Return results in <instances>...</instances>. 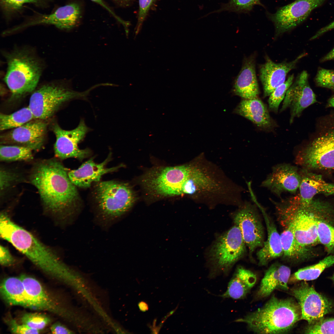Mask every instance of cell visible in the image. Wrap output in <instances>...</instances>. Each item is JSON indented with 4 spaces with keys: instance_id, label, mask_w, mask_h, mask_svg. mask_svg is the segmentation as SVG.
I'll return each mask as SVG.
<instances>
[{
    "instance_id": "52a82bcc",
    "label": "cell",
    "mask_w": 334,
    "mask_h": 334,
    "mask_svg": "<svg viewBox=\"0 0 334 334\" xmlns=\"http://www.w3.org/2000/svg\"><path fill=\"white\" fill-rule=\"evenodd\" d=\"M91 90L75 91L64 82L46 84L33 92L28 107L34 119L45 120L52 117L67 102L75 99H86Z\"/></svg>"
},
{
    "instance_id": "f907efd6",
    "label": "cell",
    "mask_w": 334,
    "mask_h": 334,
    "mask_svg": "<svg viewBox=\"0 0 334 334\" xmlns=\"http://www.w3.org/2000/svg\"><path fill=\"white\" fill-rule=\"evenodd\" d=\"M331 279H332V280H333V282H334V275H333V276H332V278H331Z\"/></svg>"
},
{
    "instance_id": "f6af8a7d",
    "label": "cell",
    "mask_w": 334,
    "mask_h": 334,
    "mask_svg": "<svg viewBox=\"0 0 334 334\" xmlns=\"http://www.w3.org/2000/svg\"><path fill=\"white\" fill-rule=\"evenodd\" d=\"M91 0L99 4L100 5L103 7L104 8L107 10L116 19H117L120 23L122 24L123 25L125 28H127V26L128 25V23L123 20L119 17H118L115 13L105 4V3L102 0Z\"/></svg>"
},
{
    "instance_id": "f546056e",
    "label": "cell",
    "mask_w": 334,
    "mask_h": 334,
    "mask_svg": "<svg viewBox=\"0 0 334 334\" xmlns=\"http://www.w3.org/2000/svg\"><path fill=\"white\" fill-rule=\"evenodd\" d=\"M334 264V255H329L315 264L298 270L290 277L289 283L315 280L325 269Z\"/></svg>"
},
{
    "instance_id": "8d00e7d4",
    "label": "cell",
    "mask_w": 334,
    "mask_h": 334,
    "mask_svg": "<svg viewBox=\"0 0 334 334\" xmlns=\"http://www.w3.org/2000/svg\"><path fill=\"white\" fill-rule=\"evenodd\" d=\"M304 332L306 334H334V318H323L308 324Z\"/></svg>"
},
{
    "instance_id": "f1b7e54d",
    "label": "cell",
    "mask_w": 334,
    "mask_h": 334,
    "mask_svg": "<svg viewBox=\"0 0 334 334\" xmlns=\"http://www.w3.org/2000/svg\"><path fill=\"white\" fill-rule=\"evenodd\" d=\"M283 255L293 260L298 261L307 258L310 250L301 246L297 241L292 232L286 228L280 235Z\"/></svg>"
},
{
    "instance_id": "4316f807",
    "label": "cell",
    "mask_w": 334,
    "mask_h": 334,
    "mask_svg": "<svg viewBox=\"0 0 334 334\" xmlns=\"http://www.w3.org/2000/svg\"><path fill=\"white\" fill-rule=\"evenodd\" d=\"M0 290L2 298L8 304L35 310L20 277L5 278L1 284Z\"/></svg>"
},
{
    "instance_id": "603a6c76",
    "label": "cell",
    "mask_w": 334,
    "mask_h": 334,
    "mask_svg": "<svg viewBox=\"0 0 334 334\" xmlns=\"http://www.w3.org/2000/svg\"><path fill=\"white\" fill-rule=\"evenodd\" d=\"M301 182L298 194L303 204H309L316 194L334 195V184L325 181L321 175L302 169L300 170Z\"/></svg>"
},
{
    "instance_id": "816d5d0a",
    "label": "cell",
    "mask_w": 334,
    "mask_h": 334,
    "mask_svg": "<svg viewBox=\"0 0 334 334\" xmlns=\"http://www.w3.org/2000/svg\"><path fill=\"white\" fill-rule=\"evenodd\" d=\"M122 0V1H126V0Z\"/></svg>"
},
{
    "instance_id": "d590c367",
    "label": "cell",
    "mask_w": 334,
    "mask_h": 334,
    "mask_svg": "<svg viewBox=\"0 0 334 334\" xmlns=\"http://www.w3.org/2000/svg\"><path fill=\"white\" fill-rule=\"evenodd\" d=\"M319 242L324 246L329 253L334 252V227L323 221L318 222Z\"/></svg>"
},
{
    "instance_id": "9c48e42d",
    "label": "cell",
    "mask_w": 334,
    "mask_h": 334,
    "mask_svg": "<svg viewBox=\"0 0 334 334\" xmlns=\"http://www.w3.org/2000/svg\"><path fill=\"white\" fill-rule=\"evenodd\" d=\"M246 245L240 229L236 225L219 237L209 252L210 277L220 274L227 275L243 256Z\"/></svg>"
},
{
    "instance_id": "ffe728a7",
    "label": "cell",
    "mask_w": 334,
    "mask_h": 334,
    "mask_svg": "<svg viewBox=\"0 0 334 334\" xmlns=\"http://www.w3.org/2000/svg\"><path fill=\"white\" fill-rule=\"evenodd\" d=\"M111 153L102 162L95 163L91 158L83 163L77 169L68 171V174L71 182L76 186L81 188L90 187L94 182H99L103 175L117 171L122 165L110 168L106 167L110 160Z\"/></svg>"
},
{
    "instance_id": "d6a6232c",
    "label": "cell",
    "mask_w": 334,
    "mask_h": 334,
    "mask_svg": "<svg viewBox=\"0 0 334 334\" xmlns=\"http://www.w3.org/2000/svg\"><path fill=\"white\" fill-rule=\"evenodd\" d=\"M54 0H0L1 5L4 14L11 16L22 9L26 4H32L39 7L49 5Z\"/></svg>"
},
{
    "instance_id": "5bb4252c",
    "label": "cell",
    "mask_w": 334,
    "mask_h": 334,
    "mask_svg": "<svg viewBox=\"0 0 334 334\" xmlns=\"http://www.w3.org/2000/svg\"><path fill=\"white\" fill-rule=\"evenodd\" d=\"M47 123L45 120L34 119L0 136L2 144L13 145L29 148L37 151L45 142Z\"/></svg>"
},
{
    "instance_id": "ba28073f",
    "label": "cell",
    "mask_w": 334,
    "mask_h": 334,
    "mask_svg": "<svg viewBox=\"0 0 334 334\" xmlns=\"http://www.w3.org/2000/svg\"><path fill=\"white\" fill-rule=\"evenodd\" d=\"M95 199L101 215L112 220L127 212L135 203L136 197L131 186L114 181L98 182L95 190Z\"/></svg>"
},
{
    "instance_id": "60d3db41",
    "label": "cell",
    "mask_w": 334,
    "mask_h": 334,
    "mask_svg": "<svg viewBox=\"0 0 334 334\" xmlns=\"http://www.w3.org/2000/svg\"><path fill=\"white\" fill-rule=\"evenodd\" d=\"M154 0H139V10L135 34L140 31L142 24Z\"/></svg>"
},
{
    "instance_id": "bcb514c9",
    "label": "cell",
    "mask_w": 334,
    "mask_h": 334,
    "mask_svg": "<svg viewBox=\"0 0 334 334\" xmlns=\"http://www.w3.org/2000/svg\"><path fill=\"white\" fill-rule=\"evenodd\" d=\"M333 29H334V21L319 30L314 35L311 37L310 40H313L315 39L326 32Z\"/></svg>"
},
{
    "instance_id": "f35d334b",
    "label": "cell",
    "mask_w": 334,
    "mask_h": 334,
    "mask_svg": "<svg viewBox=\"0 0 334 334\" xmlns=\"http://www.w3.org/2000/svg\"><path fill=\"white\" fill-rule=\"evenodd\" d=\"M260 0H230L219 11H228L245 12L250 11L256 5H261Z\"/></svg>"
},
{
    "instance_id": "681fc988",
    "label": "cell",
    "mask_w": 334,
    "mask_h": 334,
    "mask_svg": "<svg viewBox=\"0 0 334 334\" xmlns=\"http://www.w3.org/2000/svg\"><path fill=\"white\" fill-rule=\"evenodd\" d=\"M326 107H327L334 108V95L331 97L328 100Z\"/></svg>"
},
{
    "instance_id": "1f68e13d",
    "label": "cell",
    "mask_w": 334,
    "mask_h": 334,
    "mask_svg": "<svg viewBox=\"0 0 334 334\" xmlns=\"http://www.w3.org/2000/svg\"><path fill=\"white\" fill-rule=\"evenodd\" d=\"M33 151L24 146L2 144L0 147V161L2 162L30 161L33 159Z\"/></svg>"
},
{
    "instance_id": "8fae6325",
    "label": "cell",
    "mask_w": 334,
    "mask_h": 334,
    "mask_svg": "<svg viewBox=\"0 0 334 334\" xmlns=\"http://www.w3.org/2000/svg\"><path fill=\"white\" fill-rule=\"evenodd\" d=\"M291 293L297 299L301 313V319L312 324L323 318L333 309L332 302L317 292L305 282L296 285Z\"/></svg>"
},
{
    "instance_id": "74e56055",
    "label": "cell",
    "mask_w": 334,
    "mask_h": 334,
    "mask_svg": "<svg viewBox=\"0 0 334 334\" xmlns=\"http://www.w3.org/2000/svg\"><path fill=\"white\" fill-rule=\"evenodd\" d=\"M21 320L22 323L39 331L44 328L50 322L48 317L38 313L25 314L22 316Z\"/></svg>"
},
{
    "instance_id": "d6986e66",
    "label": "cell",
    "mask_w": 334,
    "mask_h": 334,
    "mask_svg": "<svg viewBox=\"0 0 334 334\" xmlns=\"http://www.w3.org/2000/svg\"><path fill=\"white\" fill-rule=\"evenodd\" d=\"M306 54L304 52L291 61L279 63L274 62L267 57L265 62L259 69V77L263 87L264 97L269 96L276 88L285 82L288 74Z\"/></svg>"
},
{
    "instance_id": "b9f144b4",
    "label": "cell",
    "mask_w": 334,
    "mask_h": 334,
    "mask_svg": "<svg viewBox=\"0 0 334 334\" xmlns=\"http://www.w3.org/2000/svg\"><path fill=\"white\" fill-rule=\"evenodd\" d=\"M9 324L11 332L15 334H38L40 331L32 328L25 324H19L15 320L13 319L9 321Z\"/></svg>"
},
{
    "instance_id": "ac0fdd59",
    "label": "cell",
    "mask_w": 334,
    "mask_h": 334,
    "mask_svg": "<svg viewBox=\"0 0 334 334\" xmlns=\"http://www.w3.org/2000/svg\"><path fill=\"white\" fill-rule=\"evenodd\" d=\"M300 171L289 164L282 163L273 167L272 172L261 183L272 193L280 196L282 193H295L301 182Z\"/></svg>"
},
{
    "instance_id": "484cf974",
    "label": "cell",
    "mask_w": 334,
    "mask_h": 334,
    "mask_svg": "<svg viewBox=\"0 0 334 334\" xmlns=\"http://www.w3.org/2000/svg\"><path fill=\"white\" fill-rule=\"evenodd\" d=\"M259 206L265 219L268 233L267 240L264 242L262 248L257 254L259 264L264 266L272 260L282 256L283 252L280 235L275 226L262 207Z\"/></svg>"
},
{
    "instance_id": "3957f363",
    "label": "cell",
    "mask_w": 334,
    "mask_h": 334,
    "mask_svg": "<svg viewBox=\"0 0 334 334\" xmlns=\"http://www.w3.org/2000/svg\"><path fill=\"white\" fill-rule=\"evenodd\" d=\"M274 202L282 224L301 246L311 250L319 242L318 215L331 208L329 203L313 199L309 204H304L297 195Z\"/></svg>"
},
{
    "instance_id": "e0dca14e",
    "label": "cell",
    "mask_w": 334,
    "mask_h": 334,
    "mask_svg": "<svg viewBox=\"0 0 334 334\" xmlns=\"http://www.w3.org/2000/svg\"><path fill=\"white\" fill-rule=\"evenodd\" d=\"M234 221L240 229L250 254H252L257 248L262 246L264 242L263 228L252 205L247 204L238 211Z\"/></svg>"
},
{
    "instance_id": "7402d4cb",
    "label": "cell",
    "mask_w": 334,
    "mask_h": 334,
    "mask_svg": "<svg viewBox=\"0 0 334 334\" xmlns=\"http://www.w3.org/2000/svg\"><path fill=\"white\" fill-rule=\"evenodd\" d=\"M20 278L35 310L47 311L59 315L64 314L61 307L38 280L24 275Z\"/></svg>"
},
{
    "instance_id": "836d02e7",
    "label": "cell",
    "mask_w": 334,
    "mask_h": 334,
    "mask_svg": "<svg viewBox=\"0 0 334 334\" xmlns=\"http://www.w3.org/2000/svg\"><path fill=\"white\" fill-rule=\"evenodd\" d=\"M20 173L12 169L1 167L0 170V197L5 194L18 183L23 180Z\"/></svg>"
},
{
    "instance_id": "ab89813d",
    "label": "cell",
    "mask_w": 334,
    "mask_h": 334,
    "mask_svg": "<svg viewBox=\"0 0 334 334\" xmlns=\"http://www.w3.org/2000/svg\"><path fill=\"white\" fill-rule=\"evenodd\" d=\"M314 81L317 86L334 90V70L319 68Z\"/></svg>"
},
{
    "instance_id": "2e32d148",
    "label": "cell",
    "mask_w": 334,
    "mask_h": 334,
    "mask_svg": "<svg viewBox=\"0 0 334 334\" xmlns=\"http://www.w3.org/2000/svg\"><path fill=\"white\" fill-rule=\"evenodd\" d=\"M81 15L80 5L76 3H71L59 7L50 14L37 15L12 29L14 32L34 25H51L60 29L70 30L78 24Z\"/></svg>"
},
{
    "instance_id": "7bdbcfd3",
    "label": "cell",
    "mask_w": 334,
    "mask_h": 334,
    "mask_svg": "<svg viewBox=\"0 0 334 334\" xmlns=\"http://www.w3.org/2000/svg\"><path fill=\"white\" fill-rule=\"evenodd\" d=\"M0 262L3 266H7L13 264L15 259L10 252L8 248L0 245Z\"/></svg>"
},
{
    "instance_id": "83f0119b",
    "label": "cell",
    "mask_w": 334,
    "mask_h": 334,
    "mask_svg": "<svg viewBox=\"0 0 334 334\" xmlns=\"http://www.w3.org/2000/svg\"><path fill=\"white\" fill-rule=\"evenodd\" d=\"M256 280V279L243 273L233 275L228 284L226 291L219 296L225 298L242 299L254 286Z\"/></svg>"
},
{
    "instance_id": "cb8c5ba5",
    "label": "cell",
    "mask_w": 334,
    "mask_h": 334,
    "mask_svg": "<svg viewBox=\"0 0 334 334\" xmlns=\"http://www.w3.org/2000/svg\"><path fill=\"white\" fill-rule=\"evenodd\" d=\"M291 271L289 268L279 263L272 265L265 272L256 294L259 298L267 297L275 289L287 291Z\"/></svg>"
},
{
    "instance_id": "e575fe53",
    "label": "cell",
    "mask_w": 334,
    "mask_h": 334,
    "mask_svg": "<svg viewBox=\"0 0 334 334\" xmlns=\"http://www.w3.org/2000/svg\"><path fill=\"white\" fill-rule=\"evenodd\" d=\"M294 78L293 74L289 75L285 82L276 88L269 95L268 103L271 110L275 113L277 112L279 105L293 82Z\"/></svg>"
},
{
    "instance_id": "30bf717a",
    "label": "cell",
    "mask_w": 334,
    "mask_h": 334,
    "mask_svg": "<svg viewBox=\"0 0 334 334\" xmlns=\"http://www.w3.org/2000/svg\"><path fill=\"white\" fill-rule=\"evenodd\" d=\"M190 167V164L153 168L143 176L141 184L148 194L155 197L182 195V187Z\"/></svg>"
},
{
    "instance_id": "7dc6e473",
    "label": "cell",
    "mask_w": 334,
    "mask_h": 334,
    "mask_svg": "<svg viewBox=\"0 0 334 334\" xmlns=\"http://www.w3.org/2000/svg\"><path fill=\"white\" fill-rule=\"evenodd\" d=\"M332 60H334V47L331 51L321 59L320 62H323Z\"/></svg>"
},
{
    "instance_id": "6da1fadb",
    "label": "cell",
    "mask_w": 334,
    "mask_h": 334,
    "mask_svg": "<svg viewBox=\"0 0 334 334\" xmlns=\"http://www.w3.org/2000/svg\"><path fill=\"white\" fill-rule=\"evenodd\" d=\"M68 172L55 159L36 161L30 172V182L37 189L45 209L52 213L70 214L80 201L76 186L70 180Z\"/></svg>"
},
{
    "instance_id": "9a60e30c",
    "label": "cell",
    "mask_w": 334,
    "mask_h": 334,
    "mask_svg": "<svg viewBox=\"0 0 334 334\" xmlns=\"http://www.w3.org/2000/svg\"><path fill=\"white\" fill-rule=\"evenodd\" d=\"M308 77L306 71L301 72L289 88L284 99L280 111L290 108V124L295 118L300 116L304 109L317 102L310 86Z\"/></svg>"
},
{
    "instance_id": "5b68a950",
    "label": "cell",
    "mask_w": 334,
    "mask_h": 334,
    "mask_svg": "<svg viewBox=\"0 0 334 334\" xmlns=\"http://www.w3.org/2000/svg\"><path fill=\"white\" fill-rule=\"evenodd\" d=\"M7 65L4 81L17 98L34 92L42 73L43 65L32 50L17 48L4 54Z\"/></svg>"
},
{
    "instance_id": "4fadbf2b",
    "label": "cell",
    "mask_w": 334,
    "mask_h": 334,
    "mask_svg": "<svg viewBox=\"0 0 334 334\" xmlns=\"http://www.w3.org/2000/svg\"><path fill=\"white\" fill-rule=\"evenodd\" d=\"M326 0H295L280 8L271 17L276 35H281L303 22L311 12Z\"/></svg>"
},
{
    "instance_id": "4dcf8cb0",
    "label": "cell",
    "mask_w": 334,
    "mask_h": 334,
    "mask_svg": "<svg viewBox=\"0 0 334 334\" xmlns=\"http://www.w3.org/2000/svg\"><path fill=\"white\" fill-rule=\"evenodd\" d=\"M34 119L29 107H24L11 114L0 113V130L4 131L19 127Z\"/></svg>"
},
{
    "instance_id": "d4e9b609",
    "label": "cell",
    "mask_w": 334,
    "mask_h": 334,
    "mask_svg": "<svg viewBox=\"0 0 334 334\" xmlns=\"http://www.w3.org/2000/svg\"><path fill=\"white\" fill-rule=\"evenodd\" d=\"M235 111L260 128L269 130L275 126L267 107L258 97L243 100Z\"/></svg>"
},
{
    "instance_id": "c3c4849f",
    "label": "cell",
    "mask_w": 334,
    "mask_h": 334,
    "mask_svg": "<svg viewBox=\"0 0 334 334\" xmlns=\"http://www.w3.org/2000/svg\"><path fill=\"white\" fill-rule=\"evenodd\" d=\"M138 306L140 310L143 312H145L148 309V304L145 302L141 301L138 304Z\"/></svg>"
},
{
    "instance_id": "ee69618b",
    "label": "cell",
    "mask_w": 334,
    "mask_h": 334,
    "mask_svg": "<svg viewBox=\"0 0 334 334\" xmlns=\"http://www.w3.org/2000/svg\"><path fill=\"white\" fill-rule=\"evenodd\" d=\"M50 330L52 333L55 334H68L72 333L71 331L58 323L53 324L51 327Z\"/></svg>"
},
{
    "instance_id": "7a4b0ae2",
    "label": "cell",
    "mask_w": 334,
    "mask_h": 334,
    "mask_svg": "<svg viewBox=\"0 0 334 334\" xmlns=\"http://www.w3.org/2000/svg\"><path fill=\"white\" fill-rule=\"evenodd\" d=\"M0 233L3 239L45 273L57 280L70 282L71 272L57 255L30 233L13 222L5 212L0 214Z\"/></svg>"
},
{
    "instance_id": "8992f818",
    "label": "cell",
    "mask_w": 334,
    "mask_h": 334,
    "mask_svg": "<svg viewBox=\"0 0 334 334\" xmlns=\"http://www.w3.org/2000/svg\"><path fill=\"white\" fill-rule=\"evenodd\" d=\"M310 141L298 153L296 164L308 170H334V116L323 118Z\"/></svg>"
},
{
    "instance_id": "44dd1931",
    "label": "cell",
    "mask_w": 334,
    "mask_h": 334,
    "mask_svg": "<svg viewBox=\"0 0 334 334\" xmlns=\"http://www.w3.org/2000/svg\"><path fill=\"white\" fill-rule=\"evenodd\" d=\"M255 60L253 55L245 58L241 69L234 82L233 92L244 99L257 98L259 94Z\"/></svg>"
},
{
    "instance_id": "277c9868",
    "label": "cell",
    "mask_w": 334,
    "mask_h": 334,
    "mask_svg": "<svg viewBox=\"0 0 334 334\" xmlns=\"http://www.w3.org/2000/svg\"><path fill=\"white\" fill-rule=\"evenodd\" d=\"M301 318L300 306L294 300L274 296L262 307L235 322L246 323L255 333L279 334L290 332Z\"/></svg>"
},
{
    "instance_id": "7c38bea8",
    "label": "cell",
    "mask_w": 334,
    "mask_h": 334,
    "mask_svg": "<svg viewBox=\"0 0 334 334\" xmlns=\"http://www.w3.org/2000/svg\"><path fill=\"white\" fill-rule=\"evenodd\" d=\"M52 129L56 137L54 149L57 158H74L81 160L90 155L89 149H81L78 145L90 130L84 119H81L77 126L71 130L63 129L56 123L53 125Z\"/></svg>"
}]
</instances>
